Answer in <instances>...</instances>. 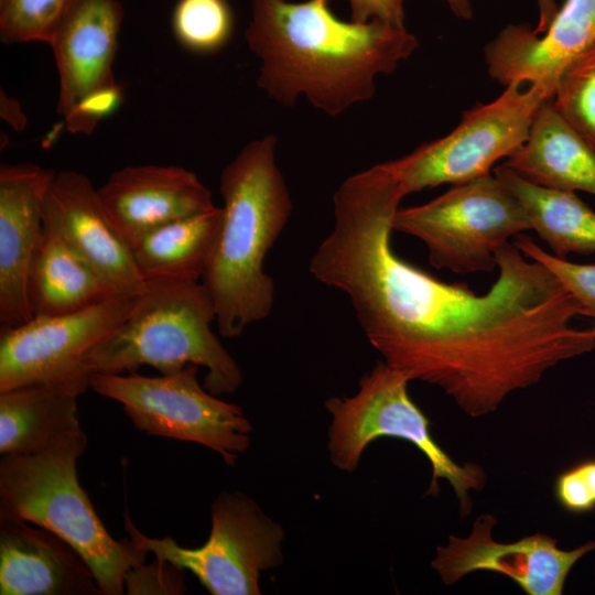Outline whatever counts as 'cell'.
I'll use <instances>...</instances> for the list:
<instances>
[{
    "label": "cell",
    "mask_w": 595,
    "mask_h": 595,
    "mask_svg": "<svg viewBox=\"0 0 595 595\" xmlns=\"http://www.w3.org/2000/svg\"><path fill=\"white\" fill-rule=\"evenodd\" d=\"M392 229L421 240L434 268L470 274L497 269V251L532 227L520 201L487 174L399 208Z\"/></svg>",
    "instance_id": "cell-7"
},
{
    "label": "cell",
    "mask_w": 595,
    "mask_h": 595,
    "mask_svg": "<svg viewBox=\"0 0 595 595\" xmlns=\"http://www.w3.org/2000/svg\"><path fill=\"white\" fill-rule=\"evenodd\" d=\"M55 173L34 163L0 166V328L33 318L30 278L44 231V199Z\"/></svg>",
    "instance_id": "cell-14"
},
{
    "label": "cell",
    "mask_w": 595,
    "mask_h": 595,
    "mask_svg": "<svg viewBox=\"0 0 595 595\" xmlns=\"http://www.w3.org/2000/svg\"><path fill=\"white\" fill-rule=\"evenodd\" d=\"M115 226L129 245L177 219L213 208L210 191L197 175L176 165H129L98 188Z\"/></svg>",
    "instance_id": "cell-17"
},
{
    "label": "cell",
    "mask_w": 595,
    "mask_h": 595,
    "mask_svg": "<svg viewBox=\"0 0 595 595\" xmlns=\"http://www.w3.org/2000/svg\"><path fill=\"white\" fill-rule=\"evenodd\" d=\"M513 245L528 258L549 268L578 302L582 314L595 325V263L582 264L545 251L529 236H517Z\"/></svg>",
    "instance_id": "cell-27"
},
{
    "label": "cell",
    "mask_w": 595,
    "mask_h": 595,
    "mask_svg": "<svg viewBox=\"0 0 595 595\" xmlns=\"http://www.w3.org/2000/svg\"><path fill=\"white\" fill-rule=\"evenodd\" d=\"M117 295L88 263L44 225L30 278L33 317L77 312Z\"/></svg>",
    "instance_id": "cell-21"
},
{
    "label": "cell",
    "mask_w": 595,
    "mask_h": 595,
    "mask_svg": "<svg viewBox=\"0 0 595 595\" xmlns=\"http://www.w3.org/2000/svg\"><path fill=\"white\" fill-rule=\"evenodd\" d=\"M452 12L463 20H470L473 17V9L469 0H443Z\"/></svg>",
    "instance_id": "cell-34"
},
{
    "label": "cell",
    "mask_w": 595,
    "mask_h": 595,
    "mask_svg": "<svg viewBox=\"0 0 595 595\" xmlns=\"http://www.w3.org/2000/svg\"><path fill=\"white\" fill-rule=\"evenodd\" d=\"M155 562L140 564L130 569L125 576V588L128 594H184L183 569L169 561L155 558Z\"/></svg>",
    "instance_id": "cell-28"
},
{
    "label": "cell",
    "mask_w": 595,
    "mask_h": 595,
    "mask_svg": "<svg viewBox=\"0 0 595 595\" xmlns=\"http://www.w3.org/2000/svg\"><path fill=\"white\" fill-rule=\"evenodd\" d=\"M87 443L79 429L41 453L3 455L0 516L22 519L55 533L87 562L101 594L121 595L127 572L144 563L148 552L131 539H113L98 518L77 477V461Z\"/></svg>",
    "instance_id": "cell-5"
},
{
    "label": "cell",
    "mask_w": 595,
    "mask_h": 595,
    "mask_svg": "<svg viewBox=\"0 0 595 595\" xmlns=\"http://www.w3.org/2000/svg\"><path fill=\"white\" fill-rule=\"evenodd\" d=\"M215 318L202 281L145 282L128 317L87 354L86 369L121 375L148 365L169 375L193 364L207 370L210 393H232L242 374L212 329Z\"/></svg>",
    "instance_id": "cell-4"
},
{
    "label": "cell",
    "mask_w": 595,
    "mask_h": 595,
    "mask_svg": "<svg viewBox=\"0 0 595 595\" xmlns=\"http://www.w3.org/2000/svg\"><path fill=\"white\" fill-rule=\"evenodd\" d=\"M221 207L174 220L132 246L144 282L202 281L220 229Z\"/></svg>",
    "instance_id": "cell-20"
},
{
    "label": "cell",
    "mask_w": 595,
    "mask_h": 595,
    "mask_svg": "<svg viewBox=\"0 0 595 595\" xmlns=\"http://www.w3.org/2000/svg\"><path fill=\"white\" fill-rule=\"evenodd\" d=\"M76 396L44 386L0 392V453L34 455L79 430Z\"/></svg>",
    "instance_id": "cell-22"
},
{
    "label": "cell",
    "mask_w": 595,
    "mask_h": 595,
    "mask_svg": "<svg viewBox=\"0 0 595 595\" xmlns=\"http://www.w3.org/2000/svg\"><path fill=\"white\" fill-rule=\"evenodd\" d=\"M403 197L388 162L348 176L333 196V228L310 261L315 280L348 298L386 364L478 418L595 348V325L572 324L583 315L575 298L511 242L497 251L498 277L483 294L398 257L392 220Z\"/></svg>",
    "instance_id": "cell-1"
},
{
    "label": "cell",
    "mask_w": 595,
    "mask_h": 595,
    "mask_svg": "<svg viewBox=\"0 0 595 595\" xmlns=\"http://www.w3.org/2000/svg\"><path fill=\"white\" fill-rule=\"evenodd\" d=\"M548 98L542 86L510 83L495 100L464 111L447 136L389 161L404 196L490 174L497 161L509 158L527 141Z\"/></svg>",
    "instance_id": "cell-9"
},
{
    "label": "cell",
    "mask_w": 595,
    "mask_h": 595,
    "mask_svg": "<svg viewBox=\"0 0 595 595\" xmlns=\"http://www.w3.org/2000/svg\"><path fill=\"white\" fill-rule=\"evenodd\" d=\"M138 295L0 328V392L44 386L79 397L93 377L85 366L87 354L128 317Z\"/></svg>",
    "instance_id": "cell-11"
},
{
    "label": "cell",
    "mask_w": 595,
    "mask_h": 595,
    "mask_svg": "<svg viewBox=\"0 0 595 595\" xmlns=\"http://www.w3.org/2000/svg\"><path fill=\"white\" fill-rule=\"evenodd\" d=\"M277 143L273 134L248 142L220 175L221 225L202 283L214 303L218 333L227 338L266 320L273 309L274 284L264 261L293 209Z\"/></svg>",
    "instance_id": "cell-3"
},
{
    "label": "cell",
    "mask_w": 595,
    "mask_h": 595,
    "mask_svg": "<svg viewBox=\"0 0 595 595\" xmlns=\"http://www.w3.org/2000/svg\"><path fill=\"white\" fill-rule=\"evenodd\" d=\"M197 370L191 364L159 377L95 374L90 388L120 402L139 431L204 445L231 466L249 447L251 423L240 407L202 387Z\"/></svg>",
    "instance_id": "cell-8"
},
{
    "label": "cell",
    "mask_w": 595,
    "mask_h": 595,
    "mask_svg": "<svg viewBox=\"0 0 595 595\" xmlns=\"http://www.w3.org/2000/svg\"><path fill=\"white\" fill-rule=\"evenodd\" d=\"M537 2L540 11V19L537 30L542 32L549 26L559 9L555 0H537Z\"/></svg>",
    "instance_id": "cell-33"
},
{
    "label": "cell",
    "mask_w": 595,
    "mask_h": 595,
    "mask_svg": "<svg viewBox=\"0 0 595 595\" xmlns=\"http://www.w3.org/2000/svg\"><path fill=\"white\" fill-rule=\"evenodd\" d=\"M245 36L260 61L259 88L284 106L305 97L329 117L371 99L376 78L419 47L405 26L344 21L325 0H251Z\"/></svg>",
    "instance_id": "cell-2"
},
{
    "label": "cell",
    "mask_w": 595,
    "mask_h": 595,
    "mask_svg": "<svg viewBox=\"0 0 595 595\" xmlns=\"http://www.w3.org/2000/svg\"><path fill=\"white\" fill-rule=\"evenodd\" d=\"M123 20L119 0H74L50 45L60 88L57 113L64 119L89 96L119 87L112 66Z\"/></svg>",
    "instance_id": "cell-16"
},
{
    "label": "cell",
    "mask_w": 595,
    "mask_h": 595,
    "mask_svg": "<svg viewBox=\"0 0 595 595\" xmlns=\"http://www.w3.org/2000/svg\"><path fill=\"white\" fill-rule=\"evenodd\" d=\"M552 102L564 120L595 149V46L563 71Z\"/></svg>",
    "instance_id": "cell-25"
},
{
    "label": "cell",
    "mask_w": 595,
    "mask_h": 595,
    "mask_svg": "<svg viewBox=\"0 0 595 595\" xmlns=\"http://www.w3.org/2000/svg\"><path fill=\"white\" fill-rule=\"evenodd\" d=\"M595 46V0H565L544 32L508 24L485 48L490 76L504 86H542L552 98L563 71Z\"/></svg>",
    "instance_id": "cell-15"
},
{
    "label": "cell",
    "mask_w": 595,
    "mask_h": 595,
    "mask_svg": "<svg viewBox=\"0 0 595 595\" xmlns=\"http://www.w3.org/2000/svg\"><path fill=\"white\" fill-rule=\"evenodd\" d=\"M555 498L567 511L586 512L595 508V459L563 472L555 479Z\"/></svg>",
    "instance_id": "cell-29"
},
{
    "label": "cell",
    "mask_w": 595,
    "mask_h": 595,
    "mask_svg": "<svg viewBox=\"0 0 595 595\" xmlns=\"http://www.w3.org/2000/svg\"><path fill=\"white\" fill-rule=\"evenodd\" d=\"M1 113L4 120L17 129H22L24 127L26 118L21 111L20 105L3 94H1Z\"/></svg>",
    "instance_id": "cell-32"
},
{
    "label": "cell",
    "mask_w": 595,
    "mask_h": 595,
    "mask_svg": "<svg viewBox=\"0 0 595 595\" xmlns=\"http://www.w3.org/2000/svg\"><path fill=\"white\" fill-rule=\"evenodd\" d=\"M329 2L331 0H325ZM350 8L351 21L367 23L378 20L397 26H404L405 0H346Z\"/></svg>",
    "instance_id": "cell-31"
},
{
    "label": "cell",
    "mask_w": 595,
    "mask_h": 595,
    "mask_svg": "<svg viewBox=\"0 0 595 595\" xmlns=\"http://www.w3.org/2000/svg\"><path fill=\"white\" fill-rule=\"evenodd\" d=\"M410 381L403 372L378 361L360 379L356 394L326 400L325 408L332 416L328 432L331 461L339 469L353 472L372 441L391 436L410 442L432 467L426 495L436 496L439 480H447L458 498L461 515L467 516L473 507L469 491L485 486V470L473 463L457 464L437 444L430 431V420L408 393Z\"/></svg>",
    "instance_id": "cell-6"
},
{
    "label": "cell",
    "mask_w": 595,
    "mask_h": 595,
    "mask_svg": "<svg viewBox=\"0 0 595 595\" xmlns=\"http://www.w3.org/2000/svg\"><path fill=\"white\" fill-rule=\"evenodd\" d=\"M74 0H0L3 43L50 44Z\"/></svg>",
    "instance_id": "cell-26"
},
{
    "label": "cell",
    "mask_w": 595,
    "mask_h": 595,
    "mask_svg": "<svg viewBox=\"0 0 595 595\" xmlns=\"http://www.w3.org/2000/svg\"><path fill=\"white\" fill-rule=\"evenodd\" d=\"M119 101V87L89 96L65 118L66 128L74 133H90L101 118L116 109Z\"/></svg>",
    "instance_id": "cell-30"
},
{
    "label": "cell",
    "mask_w": 595,
    "mask_h": 595,
    "mask_svg": "<svg viewBox=\"0 0 595 595\" xmlns=\"http://www.w3.org/2000/svg\"><path fill=\"white\" fill-rule=\"evenodd\" d=\"M235 26L228 0H178L172 13V30L182 46L198 54L221 50Z\"/></svg>",
    "instance_id": "cell-24"
},
{
    "label": "cell",
    "mask_w": 595,
    "mask_h": 595,
    "mask_svg": "<svg viewBox=\"0 0 595 595\" xmlns=\"http://www.w3.org/2000/svg\"><path fill=\"white\" fill-rule=\"evenodd\" d=\"M1 595L101 594L83 556L55 533L0 516Z\"/></svg>",
    "instance_id": "cell-18"
},
{
    "label": "cell",
    "mask_w": 595,
    "mask_h": 595,
    "mask_svg": "<svg viewBox=\"0 0 595 595\" xmlns=\"http://www.w3.org/2000/svg\"><path fill=\"white\" fill-rule=\"evenodd\" d=\"M504 164L539 186L595 195V149L564 120L552 98L540 106L527 141Z\"/></svg>",
    "instance_id": "cell-19"
},
{
    "label": "cell",
    "mask_w": 595,
    "mask_h": 595,
    "mask_svg": "<svg viewBox=\"0 0 595 595\" xmlns=\"http://www.w3.org/2000/svg\"><path fill=\"white\" fill-rule=\"evenodd\" d=\"M495 176L520 201L532 230L547 242L552 255L595 253V212L575 192L552 190L533 184L504 163Z\"/></svg>",
    "instance_id": "cell-23"
},
{
    "label": "cell",
    "mask_w": 595,
    "mask_h": 595,
    "mask_svg": "<svg viewBox=\"0 0 595 595\" xmlns=\"http://www.w3.org/2000/svg\"><path fill=\"white\" fill-rule=\"evenodd\" d=\"M496 522L491 515H480L467 538L451 534L445 547H437L431 565L444 584L453 585L475 571H490L511 578L529 595H561L574 564L595 550V540L562 550L545 533L499 543L491 536Z\"/></svg>",
    "instance_id": "cell-12"
},
{
    "label": "cell",
    "mask_w": 595,
    "mask_h": 595,
    "mask_svg": "<svg viewBox=\"0 0 595 595\" xmlns=\"http://www.w3.org/2000/svg\"><path fill=\"white\" fill-rule=\"evenodd\" d=\"M125 527L134 544L193 573L213 595H258L260 573L282 562L283 530L248 496L221 493L212 506V530L201 547H181L173 538H150L129 516Z\"/></svg>",
    "instance_id": "cell-10"
},
{
    "label": "cell",
    "mask_w": 595,
    "mask_h": 595,
    "mask_svg": "<svg viewBox=\"0 0 595 595\" xmlns=\"http://www.w3.org/2000/svg\"><path fill=\"white\" fill-rule=\"evenodd\" d=\"M44 225L88 263L119 295L145 286L132 248L109 217L90 180L75 171L56 172L45 195Z\"/></svg>",
    "instance_id": "cell-13"
}]
</instances>
